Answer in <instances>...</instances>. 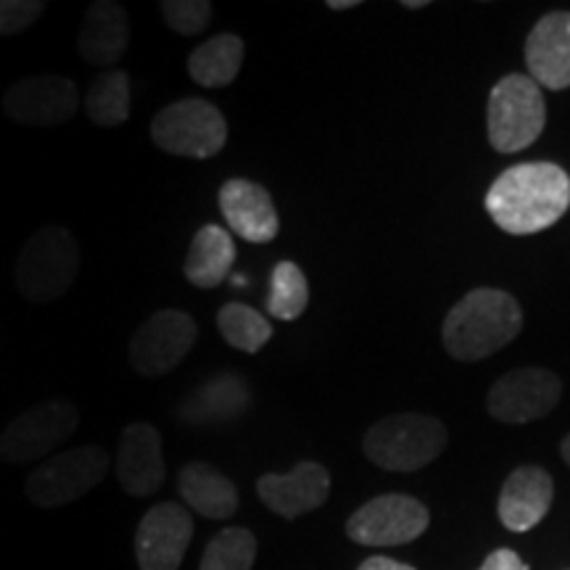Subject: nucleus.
Returning a JSON list of instances; mask_svg holds the SVG:
<instances>
[{"label":"nucleus","mask_w":570,"mask_h":570,"mask_svg":"<svg viewBox=\"0 0 570 570\" xmlns=\"http://www.w3.org/2000/svg\"><path fill=\"white\" fill-rule=\"evenodd\" d=\"M570 206V177L550 161L515 164L497 177L487 212L510 235H533L552 227Z\"/></svg>","instance_id":"obj_1"},{"label":"nucleus","mask_w":570,"mask_h":570,"mask_svg":"<svg viewBox=\"0 0 570 570\" xmlns=\"http://www.w3.org/2000/svg\"><path fill=\"white\" fill-rule=\"evenodd\" d=\"M523 327V312L508 291L475 288L452 306L441 327L444 348L460 362L497 354Z\"/></svg>","instance_id":"obj_2"},{"label":"nucleus","mask_w":570,"mask_h":570,"mask_svg":"<svg viewBox=\"0 0 570 570\" xmlns=\"http://www.w3.org/2000/svg\"><path fill=\"white\" fill-rule=\"evenodd\" d=\"M80 265L82 254L75 235L61 225H46L19 252L13 277L27 302L51 304L75 285Z\"/></svg>","instance_id":"obj_3"},{"label":"nucleus","mask_w":570,"mask_h":570,"mask_svg":"<svg viewBox=\"0 0 570 570\" xmlns=\"http://www.w3.org/2000/svg\"><path fill=\"white\" fill-rule=\"evenodd\" d=\"M367 460L394 473H412L431 465L444 452L446 428L441 420L417 412L389 415L367 431L365 441Z\"/></svg>","instance_id":"obj_4"},{"label":"nucleus","mask_w":570,"mask_h":570,"mask_svg":"<svg viewBox=\"0 0 570 570\" xmlns=\"http://www.w3.org/2000/svg\"><path fill=\"white\" fill-rule=\"evenodd\" d=\"M489 142L499 154L529 148L544 130L547 106L541 88L529 75H508L489 96Z\"/></svg>","instance_id":"obj_5"},{"label":"nucleus","mask_w":570,"mask_h":570,"mask_svg":"<svg viewBox=\"0 0 570 570\" xmlns=\"http://www.w3.org/2000/svg\"><path fill=\"white\" fill-rule=\"evenodd\" d=\"M111 468L109 452L96 444L71 446L35 468L24 483V494L35 508L53 510L71 504L106 479Z\"/></svg>","instance_id":"obj_6"},{"label":"nucleus","mask_w":570,"mask_h":570,"mask_svg":"<svg viewBox=\"0 0 570 570\" xmlns=\"http://www.w3.org/2000/svg\"><path fill=\"white\" fill-rule=\"evenodd\" d=\"M151 140L164 154L212 159L225 148L227 122L223 111L204 98H183L156 114Z\"/></svg>","instance_id":"obj_7"},{"label":"nucleus","mask_w":570,"mask_h":570,"mask_svg":"<svg viewBox=\"0 0 570 570\" xmlns=\"http://www.w3.org/2000/svg\"><path fill=\"white\" fill-rule=\"evenodd\" d=\"M80 425V410L67 399H48L35 407L19 412L0 433V460L9 465L48 460Z\"/></svg>","instance_id":"obj_8"},{"label":"nucleus","mask_w":570,"mask_h":570,"mask_svg":"<svg viewBox=\"0 0 570 570\" xmlns=\"http://www.w3.org/2000/svg\"><path fill=\"white\" fill-rule=\"evenodd\" d=\"M198 338L196 320L183 309L154 312L130 338V365L142 377H161L180 365Z\"/></svg>","instance_id":"obj_9"},{"label":"nucleus","mask_w":570,"mask_h":570,"mask_svg":"<svg viewBox=\"0 0 570 570\" xmlns=\"http://www.w3.org/2000/svg\"><path fill=\"white\" fill-rule=\"evenodd\" d=\"M428 523L431 515L415 497L383 494L348 518L346 537L362 547H399L423 537Z\"/></svg>","instance_id":"obj_10"},{"label":"nucleus","mask_w":570,"mask_h":570,"mask_svg":"<svg viewBox=\"0 0 570 570\" xmlns=\"http://www.w3.org/2000/svg\"><path fill=\"white\" fill-rule=\"evenodd\" d=\"M562 396L560 377L541 367H520L504 373L491 386L487 407L499 423L523 425L547 417Z\"/></svg>","instance_id":"obj_11"},{"label":"nucleus","mask_w":570,"mask_h":570,"mask_svg":"<svg viewBox=\"0 0 570 570\" xmlns=\"http://www.w3.org/2000/svg\"><path fill=\"white\" fill-rule=\"evenodd\" d=\"M80 109V90L69 77L32 75L3 92V111L24 127L67 125Z\"/></svg>","instance_id":"obj_12"},{"label":"nucleus","mask_w":570,"mask_h":570,"mask_svg":"<svg viewBox=\"0 0 570 570\" xmlns=\"http://www.w3.org/2000/svg\"><path fill=\"white\" fill-rule=\"evenodd\" d=\"M194 539V518L177 502L154 504L135 531V560L140 570H177Z\"/></svg>","instance_id":"obj_13"},{"label":"nucleus","mask_w":570,"mask_h":570,"mask_svg":"<svg viewBox=\"0 0 570 570\" xmlns=\"http://www.w3.org/2000/svg\"><path fill=\"white\" fill-rule=\"evenodd\" d=\"M259 499L267 510L285 520H296L306 512L323 508L331 494V473L320 462H298L288 473H267L256 483Z\"/></svg>","instance_id":"obj_14"},{"label":"nucleus","mask_w":570,"mask_h":570,"mask_svg":"<svg viewBox=\"0 0 570 570\" xmlns=\"http://www.w3.org/2000/svg\"><path fill=\"white\" fill-rule=\"evenodd\" d=\"M219 212L227 227L248 244H269L281 233V217L273 196L265 185L254 180L230 177L219 188Z\"/></svg>","instance_id":"obj_15"},{"label":"nucleus","mask_w":570,"mask_h":570,"mask_svg":"<svg viewBox=\"0 0 570 570\" xmlns=\"http://www.w3.org/2000/svg\"><path fill=\"white\" fill-rule=\"evenodd\" d=\"M161 433L151 423H130L117 446V481L130 497H154L164 487Z\"/></svg>","instance_id":"obj_16"},{"label":"nucleus","mask_w":570,"mask_h":570,"mask_svg":"<svg viewBox=\"0 0 570 570\" xmlns=\"http://www.w3.org/2000/svg\"><path fill=\"white\" fill-rule=\"evenodd\" d=\"M529 77L539 88H570V11H552L525 40Z\"/></svg>","instance_id":"obj_17"},{"label":"nucleus","mask_w":570,"mask_h":570,"mask_svg":"<svg viewBox=\"0 0 570 570\" xmlns=\"http://www.w3.org/2000/svg\"><path fill=\"white\" fill-rule=\"evenodd\" d=\"M248 407H252V386L246 377L238 373H219L183 399L177 417L180 423L196 428L227 425L244 417Z\"/></svg>","instance_id":"obj_18"},{"label":"nucleus","mask_w":570,"mask_h":570,"mask_svg":"<svg viewBox=\"0 0 570 570\" xmlns=\"http://www.w3.org/2000/svg\"><path fill=\"white\" fill-rule=\"evenodd\" d=\"M552 475L544 468L523 465L512 470L499 494V520L512 533L537 529L552 508Z\"/></svg>","instance_id":"obj_19"},{"label":"nucleus","mask_w":570,"mask_h":570,"mask_svg":"<svg viewBox=\"0 0 570 570\" xmlns=\"http://www.w3.org/2000/svg\"><path fill=\"white\" fill-rule=\"evenodd\" d=\"M130 46V17L125 6L114 0H96L85 13L80 27V56L92 67H111L122 59Z\"/></svg>","instance_id":"obj_20"},{"label":"nucleus","mask_w":570,"mask_h":570,"mask_svg":"<svg viewBox=\"0 0 570 570\" xmlns=\"http://www.w3.org/2000/svg\"><path fill=\"white\" fill-rule=\"evenodd\" d=\"M177 489L190 510L209 520H227L238 512V489L209 462H188L177 475Z\"/></svg>","instance_id":"obj_21"},{"label":"nucleus","mask_w":570,"mask_h":570,"mask_svg":"<svg viewBox=\"0 0 570 570\" xmlns=\"http://www.w3.org/2000/svg\"><path fill=\"white\" fill-rule=\"evenodd\" d=\"M235 262V244L230 230L219 225H204L190 240L185 256V281L196 288H217L230 277Z\"/></svg>","instance_id":"obj_22"},{"label":"nucleus","mask_w":570,"mask_h":570,"mask_svg":"<svg viewBox=\"0 0 570 570\" xmlns=\"http://www.w3.org/2000/svg\"><path fill=\"white\" fill-rule=\"evenodd\" d=\"M246 46L238 35L225 32L202 42L188 59L190 80L202 88H227L244 67Z\"/></svg>","instance_id":"obj_23"},{"label":"nucleus","mask_w":570,"mask_h":570,"mask_svg":"<svg viewBox=\"0 0 570 570\" xmlns=\"http://www.w3.org/2000/svg\"><path fill=\"white\" fill-rule=\"evenodd\" d=\"M85 111L98 127H119L130 119V75L122 69H104L85 92Z\"/></svg>","instance_id":"obj_24"},{"label":"nucleus","mask_w":570,"mask_h":570,"mask_svg":"<svg viewBox=\"0 0 570 570\" xmlns=\"http://www.w3.org/2000/svg\"><path fill=\"white\" fill-rule=\"evenodd\" d=\"M219 336L238 352L256 354L273 338V325L262 312L252 309L248 304H225L217 315Z\"/></svg>","instance_id":"obj_25"},{"label":"nucleus","mask_w":570,"mask_h":570,"mask_svg":"<svg viewBox=\"0 0 570 570\" xmlns=\"http://www.w3.org/2000/svg\"><path fill=\"white\" fill-rule=\"evenodd\" d=\"M309 306V283L302 267L294 262H277L273 275H269L267 312L277 320H298Z\"/></svg>","instance_id":"obj_26"},{"label":"nucleus","mask_w":570,"mask_h":570,"mask_svg":"<svg viewBox=\"0 0 570 570\" xmlns=\"http://www.w3.org/2000/svg\"><path fill=\"white\" fill-rule=\"evenodd\" d=\"M256 539L248 529H223L206 544L198 570H254Z\"/></svg>","instance_id":"obj_27"},{"label":"nucleus","mask_w":570,"mask_h":570,"mask_svg":"<svg viewBox=\"0 0 570 570\" xmlns=\"http://www.w3.org/2000/svg\"><path fill=\"white\" fill-rule=\"evenodd\" d=\"M161 17L173 32L183 35V38H194L209 27L214 9L206 0H164Z\"/></svg>","instance_id":"obj_28"},{"label":"nucleus","mask_w":570,"mask_h":570,"mask_svg":"<svg viewBox=\"0 0 570 570\" xmlns=\"http://www.w3.org/2000/svg\"><path fill=\"white\" fill-rule=\"evenodd\" d=\"M46 11V3L40 0H0V35L11 38L30 30Z\"/></svg>","instance_id":"obj_29"},{"label":"nucleus","mask_w":570,"mask_h":570,"mask_svg":"<svg viewBox=\"0 0 570 570\" xmlns=\"http://www.w3.org/2000/svg\"><path fill=\"white\" fill-rule=\"evenodd\" d=\"M479 570H529L518 552L512 550H497L491 552Z\"/></svg>","instance_id":"obj_30"},{"label":"nucleus","mask_w":570,"mask_h":570,"mask_svg":"<svg viewBox=\"0 0 570 570\" xmlns=\"http://www.w3.org/2000/svg\"><path fill=\"white\" fill-rule=\"evenodd\" d=\"M356 570H415V568L404 566V562L391 560V558H367Z\"/></svg>","instance_id":"obj_31"},{"label":"nucleus","mask_w":570,"mask_h":570,"mask_svg":"<svg viewBox=\"0 0 570 570\" xmlns=\"http://www.w3.org/2000/svg\"><path fill=\"white\" fill-rule=\"evenodd\" d=\"M356 0H327V9L333 11H344V9H356Z\"/></svg>","instance_id":"obj_32"},{"label":"nucleus","mask_w":570,"mask_h":570,"mask_svg":"<svg viewBox=\"0 0 570 570\" xmlns=\"http://www.w3.org/2000/svg\"><path fill=\"white\" fill-rule=\"evenodd\" d=\"M560 452H562V460H566V465L570 468V433L566 439H562V444H560Z\"/></svg>","instance_id":"obj_33"},{"label":"nucleus","mask_w":570,"mask_h":570,"mask_svg":"<svg viewBox=\"0 0 570 570\" xmlns=\"http://www.w3.org/2000/svg\"><path fill=\"white\" fill-rule=\"evenodd\" d=\"M423 6H428L425 0H407V3H404V9H423Z\"/></svg>","instance_id":"obj_34"}]
</instances>
